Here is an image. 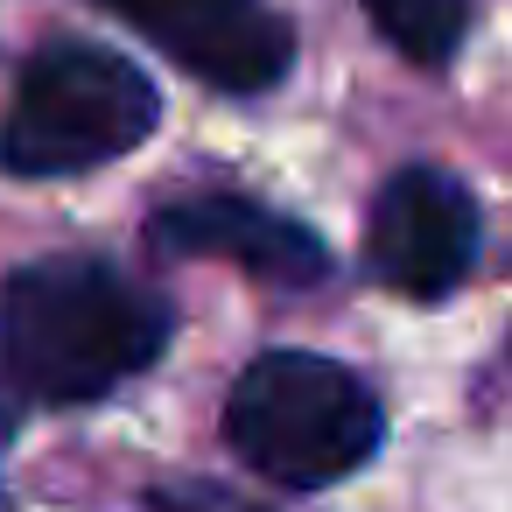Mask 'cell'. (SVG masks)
<instances>
[{
	"label": "cell",
	"mask_w": 512,
	"mask_h": 512,
	"mask_svg": "<svg viewBox=\"0 0 512 512\" xmlns=\"http://www.w3.org/2000/svg\"><path fill=\"white\" fill-rule=\"evenodd\" d=\"M155 512H253V505L218 484H176V491H155Z\"/></svg>",
	"instance_id": "cell-8"
},
{
	"label": "cell",
	"mask_w": 512,
	"mask_h": 512,
	"mask_svg": "<svg viewBox=\"0 0 512 512\" xmlns=\"http://www.w3.org/2000/svg\"><path fill=\"white\" fill-rule=\"evenodd\" d=\"M15 435V400H8V386H0V442Z\"/></svg>",
	"instance_id": "cell-9"
},
{
	"label": "cell",
	"mask_w": 512,
	"mask_h": 512,
	"mask_svg": "<svg viewBox=\"0 0 512 512\" xmlns=\"http://www.w3.org/2000/svg\"><path fill=\"white\" fill-rule=\"evenodd\" d=\"M162 120L155 85L106 43H43L0 120V169L15 176H78L134 155Z\"/></svg>",
	"instance_id": "cell-3"
},
{
	"label": "cell",
	"mask_w": 512,
	"mask_h": 512,
	"mask_svg": "<svg viewBox=\"0 0 512 512\" xmlns=\"http://www.w3.org/2000/svg\"><path fill=\"white\" fill-rule=\"evenodd\" d=\"M379 400L372 386L316 351H267L232 379L225 400V435L232 449L288 484V491H323L337 477H351L372 449H379Z\"/></svg>",
	"instance_id": "cell-2"
},
{
	"label": "cell",
	"mask_w": 512,
	"mask_h": 512,
	"mask_svg": "<svg viewBox=\"0 0 512 512\" xmlns=\"http://www.w3.org/2000/svg\"><path fill=\"white\" fill-rule=\"evenodd\" d=\"M470 260H477V197L435 162L393 169L365 218L372 281L407 302H442L470 274Z\"/></svg>",
	"instance_id": "cell-4"
},
{
	"label": "cell",
	"mask_w": 512,
	"mask_h": 512,
	"mask_svg": "<svg viewBox=\"0 0 512 512\" xmlns=\"http://www.w3.org/2000/svg\"><path fill=\"white\" fill-rule=\"evenodd\" d=\"M169 344V302L106 260H29L0 288L8 379L50 407H78L148 372Z\"/></svg>",
	"instance_id": "cell-1"
},
{
	"label": "cell",
	"mask_w": 512,
	"mask_h": 512,
	"mask_svg": "<svg viewBox=\"0 0 512 512\" xmlns=\"http://www.w3.org/2000/svg\"><path fill=\"white\" fill-rule=\"evenodd\" d=\"M365 15L372 29L414 57V64H449L463 29H470V0H365Z\"/></svg>",
	"instance_id": "cell-7"
},
{
	"label": "cell",
	"mask_w": 512,
	"mask_h": 512,
	"mask_svg": "<svg viewBox=\"0 0 512 512\" xmlns=\"http://www.w3.org/2000/svg\"><path fill=\"white\" fill-rule=\"evenodd\" d=\"M148 239L162 253H190V260H232L246 267L253 281H274V288H316L330 274V253L309 225L267 211V204H246V197H183V204H162L148 218Z\"/></svg>",
	"instance_id": "cell-6"
},
{
	"label": "cell",
	"mask_w": 512,
	"mask_h": 512,
	"mask_svg": "<svg viewBox=\"0 0 512 512\" xmlns=\"http://www.w3.org/2000/svg\"><path fill=\"white\" fill-rule=\"evenodd\" d=\"M113 8L162 43L190 78L218 92H267L295 64V29L267 8V0H113Z\"/></svg>",
	"instance_id": "cell-5"
}]
</instances>
